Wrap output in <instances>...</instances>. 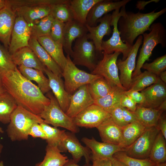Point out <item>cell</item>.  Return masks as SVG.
Instances as JSON below:
<instances>
[{
	"instance_id": "6da1fadb",
	"label": "cell",
	"mask_w": 166,
	"mask_h": 166,
	"mask_svg": "<svg viewBox=\"0 0 166 166\" xmlns=\"http://www.w3.org/2000/svg\"><path fill=\"white\" fill-rule=\"evenodd\" d=\"M0 82L18 105L34 114L39 115L45 106L50 103L49 99L38 86L25 77L17 67L2 75Z\"/></svg>"
},
{
	"instance_id": "7a4b0ae2",
	"label": "cell",
	"mask_w": 166,
	"mask_h": 166,
	"mask_svg": "<svg viewBox=\"0 0 166 166\" xmlns=\"http://www.w3.org/2000/svg\"><path fill=\"white\" fill-rule=\"evenodd\" d=\"M155 10L147 13L139 11L135 13L125 10L117 22V28L121 41L133 46L134 42L137 37L146 31H150L151 25L166 12V8L157 12H155Z\"/></svg>"
},
{
	"instance_id": "3957f363",
	"label": "cell",
	"mask_w": 166,
	"mask_h": 166,
	"mask_svg": "<svg viewBox=\"0 0 166 166\" xmlns=\"http://www.w3.org/2000/svg\"><path fill=\"white\" fill-rule=\"evenodd\" d=\"M45 123L39 115L18 105L11 115L6 131L12 141L27 140L32 126L35 123Z\"/></svg>"
},
{
	"instance_id": "277c9868",
	"label": "cell",
	"mask_w": 166,
	"mask_h": 166,
	"mask_svg": "<svg viewBox=\"0 0 166 166\" xmlns=\"http://www.w3.org/2000/svg\"><path fill=\"white\" fill-rule=\"evenodd\" d=\"M148 33L143 34V44L140 50L135 69L132 73V78L140 74L141 69L146 61L149 60L152 52L158 44L162 47L166 46V30L163 25L160 22L152 24Z\"/></svg>"
},
{
	"instance_id": "5b68a950",
	"label": "cell",
	"mask_w": 166,
	"mask_h": 166,
	"mask_svg": "<svg viewBox=\"0 0 166 166\" xmlns=\"http://www.w3.org/2000/svg\"><path fill=\"white\" fill-rule=\"evenodd\" d=\"M46 96L50 100V103L45 106L39 115L45 123L55 127L65 128L74 133L78 132L79 127L75 124L73 119L63 111L53 93L49 92L47 93Z\"/></svg>"
},
{
	"instance_id": "8992f818",
	"label": "cell",
	"mask_w": 166,
	"mask_h": 166,
	"mask_svg": "<svg viewBox=\"0 0 166 166\" xmlns=\"http://www.w3.org/2000/svg\"><path fill=\"white\" fill-rule=\"evenodd\" d=\"M67 62L62 71L65 88L70 95L81 86L88 85L101 76L88 73L79 69L73 62L70 57L67 55Z\"/></svg>"
},
{
	"instance_id": "52a82bcc",
	"label": "cell",
	"mask_w": 166,
	"mask_h": 166,
	"mask_svg": "<svg viewBox=\"0 0 166 166\" xmlns=\"http://www.w3.org/2000/svg\"><path fill=\"white\" fill-rule=\"evenodd\" d=\"M87 34L76 39L70 57L74 65L85 66L92 71L97 64V54L99 53L92 41L89 40Z\"/></svg>"
},
{
	"instance_id": "ba28073f",
	"label": "cell",
	"mask_w": 166,
	"mask_h": 166,
	"mask_svg": "<svg viewBox=\"0 0 166 166\" xmlns=\"http://www.w3.org/2000/svg\"><path fill=\"white\" fill-rule=\"evenodd\" d=\"M126 10L125 6L121 7V11L117 9L114 10L112 14V26L113 28L112 35L106 41H103L101 45V50L109 54L115 52L122 53V60H125L130 52L132 46L124 43L121 40L120 34L117 28V22L119 18L123 15Z\"/></svg>"
},
{
	"instance_id": "9c48e42d",
	"label": "cell",
	"mask_w": 166,
	"mask_h": 166,
	"mask_svg": "<svg viewBox=\"0 0 166 166\" xmlns=\"http://www.w3.org/2000/svg\"><path fill=\"white\" fill-rule=\"evenodd\" d=\"M102 58L97 63L91 73L104 77L112 86H117L125 90L121 83L117 61L121 53L115 52L108 54L102 52Z\"/></svg>"
},
{
	"instance_id": "30bf717a",
	"label": "cell",
	"mask_w": 166,
	"mask_h": 166,
	"mask_svg": "<svg viewBox=\"0 0 166 166\" xmlns=\"http://www.w3.org/2000/svg\"><path fill=\"white\" fill-rule=\"evenodd\" d=\"M160 131L156 126L146 128L134 142L124 151L132 157L148 158L154 141Z\"/></svg>"
},
{
	"instance_id": "8fae6325",
	"label": "cell",
	"mask_w": 166,
	"mask_h": 166,
	"mask_svg": "<svg viewBox=\"0 0 166 166\" xmlns=\"http://www.w3.org/2000/svg\"><path fill=\"white\" fill-rule=\"evenodd\" d=\"M143 39V36H139L127 58L123 61L120 59L117 60V65L120 71V81L125 90H128L130 87L132 81V74L136 67V57Z\"/></svg>"
},
{
	"instance_id": "7c38bea8",
	"label": "cell",
	"mask_w": 166,
	"mask_h": 166,
	"mask_svg": "<svg viewBox=\"0 0 166 166\" xmlns=\"http://www.w3.org/2000/svg\"><path fill=\"white\" fill-rule=\"evenodd\" d=\"M111 115L100 106L93 104L88 106L73 119L78 127L97 128Z\"/></svg>"
},
{
	"instance_id": "4fadbf2b",
	"label": "cell",
	"mask_w": 166,
	"mask_h": 166,
	"mask_svg": "<svg viewBox=\"0 0 166 166\" xmlns=\"http://www.w3.org/2000/svg\"><path fill=\"white\" fill-rule=\"evenodd\" d=\"M30 26L21 16L17 15L13 29L8 51L12 55L20 49L29 47Z\"/></svg>"
},
{
	"instance_id": "5bb4252c",
	"label": "cell",
	"mask_w": 166,
	"mask_h": 166,
	"mask_svg": "<svg viewBox=\"0 0 166 166\" xmlns=\"http://www.w3.org/2000/svg\"><path fill=\"white\" fill-rule=\"evenodd\" d=\"M66 134L59 149L61 152H65L68 151L71 154L72 159L77 163L83 156L85 163L89 164L91 160L90 150L81 144L74 133L67 132Z\"/></svg>"
},
{
	"instance_id": "9a60e30c",
	"label": "cell",
	"mask_w": 166,
	"mask_h": 166,
	"mask_svg": "<svg viewBox=\"0 0 166 166\" xmlns=\"http://www.w3.org/2000/svg\"><path fill=\"white\" fill-rule=\"evenodd\" d=\"M94 101L89 91L88 85H82L71 95L69 105L65 113L73 118L81 111L93 104Z\"/></svg>"
},
{
	"instance_id": "2e32d148",
	"label": "cell",
	"mask_w": 166,
	"mask_h": 166,
	"mask_svg": "<svg viewBox=\"0 0 166 166\" xmlns=\"http://www.w3.org/2000/svg\"><path fill=\"white\" fill-rule=\"evenodd\" d=\"M130 0H123L113 2L108 0H101L91 8L87 15L86 25L90 26H97L98 20L110 11L119 9L125 6Z\"/></svg>"
},
{
	"instance_id": "e0dca14e",
	"label": "cell",
	"mask_w": 166,
	"mask_h": 166,
	"mask_svg": "<svg viewBox=\"0 0 166 166\" xmlns=\"http://www.w3.org/2000/svg\"><path fill=\"white\" fill-rule=\"evenodd\" d=\"M82 141L91 151L92 158L111 159L113 155L120 151H124V149L119 145L96 140L94 137L91 139L84 137Z\"/></svg>"
},
{
	"instance_id": "ac0fdd59",
	"label": "cell",
	"mask_w": 166,
	"mask_h": 166,
	"mask_svg": "<svg viewBox=\"0 0 166 166\" xmlns=\"http://www.w3.org/2000/svg\"><path fill=\"white\" fill-rule=\"evenodd\" d=\"M112 14H107L99 18L98 25L90 26L86 25L89 33L87 34L89 38L93 42L97 51L101 53V45L103 38L105 35L109 36L112 33Z\"/></svg>"
},
{
	"instance_id": "d6986e66",
	"label": "cell",
	"mask_w": 166,
	"mask_h": 166,
	"mask_svg": "<svg viewBox=\"0 0 166 166\" xmlns=\"http://www.w3.org/2000/svg\"><path fill=\"white\" fill-rule=\"evenodd\" d=\"M88 32L86 24H82L73 19L65 23L62 45L67 55L70 57L72 53L73 42L86 35Z\"/></svg>"
},
{
	"instance_id": "ffe728a7",
	"label": "cell",
	"mask_w": 166,
	"mask_h": 166,
	"mask_svg": "<svg viewBox=\"0 0 166 166\" xmlns=\"http://www.w3.org/2000/svg\"><path fill=\"white\" fill-rule=\"evenodd\" d=\"M45 73L49 82V86L60 107L66 113L70 102L71 95L65 90L63 81L61 77L53 73L46 67Z\"/></svg>"
},
{
	"instance_id": "44dd1931",
	"label": "cell",
	"mask_w": 166,
	"mask_h": 166,
	"mask_svg": "<svg viewBox=\"0 0 166 166\" xmlns=\"http://www.w3.org/2000/svg\"><path fill=\"white\" fill-rule=\"evenodd\" d=\"M145 98L141 105L145 107L156 108L166 100V85L160 79L156 83L141 91Z\"/></svg>"
},
{
	"instance_id": "7402d4cb",
	"label": "cell",
	"mask_w": 166,
	"mask_h": 166,
	"mask_svg": "<svg viewBox=\"0 0 166 166\" xmlns=\"http://www.w3.org/2000/svg\"><path fill=\"white\" fill-rule=\"evenodd\" d=\"M16 16L15 11L7 4L0 10V41L7 49Z\"/></svg>"
},
{
	"instance_id": "603a6c76",
	"label": "cell",
	"mask_w": 166,
	"mask_h": 166,
	"mask_svg": "<svg viewBox=\"0 0 166 166\" xmlns=\"http://www.w3.org/2000/svg\"><path fill=\"white\" fill-rule=\"evenodd\" d=\"M12 60L17 66L38 69L45 73L46 67L40 61L33 50L29 47L18 50L11 55Z\"/></svg>"
},
{
	"instance_id": "cb8c5ba5",
	"label": "cell",
	"mask_w": 166,
	"mask_h": 166,
	"mask_svg": "<svg viewBox=\"0 0 166 166\" xmlns=\"http://www.w3.org/2000/svg\"><path fill=\"white\" fill-rule=\"evenodd\" d=\"M97 128L103 142L120 145L122 127L116 124L111 117L104 121Z\"/></svg>"
},
{
	"instance_id": "d4e9b609",
	"label": "cell",
	"mask_w": 166,
	"mask_h": 166,
	"mask_svg": "<svg viewBox=\"0 0 166 166\" xmlns=\"http://www.w3.org/2000/svg\"><path fill=\"white\" fill-rule=\"evenodd\" d=\"M12 9L17 15L22 17L29 24L49 15L51 11L50 6L47 5L22 6Z\"/></svg>"
},
{
	"instance_id": "484cf974",
	"label": "cell",
	"mask_w": 166,
	"mask_h": 166,
	"mask_svg": "<svg viewBox=\"0 0 166 166\" xmlns=\"http://www.w3.org/2000/svg\"><path fill=\"white\" fill-rule=\"evenodd\" d=\"M41 45L60 66L63 71L67 62L62 45L53 40L49 36L37 38Z\"/></svg>"
},
{
	"instance_id": "4316f807",
	"label": "cell",
	"mask_w": 166,
	"mask_h": 166,
	"mask_svg": "<svg viewBox=\"0 0 166 166\" xmlns=\"http://www.w3.org/2000/svg\"><path fill=\"white\" fill-rule=\"evenodd\" d=\"M29 46L46 68L55 74L61 77H62L61 69L41 45L36 38L31 37L29 41Z\"/></svg>"
},
{
	"instance_id": "83f0119b",
	"label": "cell",
	"mask_w": 166,
	"mask_h": 166,
	"mask_svg": "<svg viewBox=\"0 0 166 166\" xmlns=\"http://www.w3.org/2000/svg\"><path fill=\"white\" fill-rule=\"evenodd\" d=\"M163 113L157 108L145 107L138 104L134 112L137 121L146 128L156 126Z\"/></svg>"
},
{
	"instance_id": "f1b7e54d",
	"label": "cell",
	"mask_w": 166,
	"mask_h": 166,
	"mask_svg": "<svg viewBox=\"0 0 166 166\" xmlns=\"http://www.w3.org/2000/svg\"><path fill=\"white\" fill-rule=\"evenodd\" d=\"M101 0H71L69 6L73 19L86 24L87 15L92 7Z\"/></svg>"
},
{
	"instance_id": "f546056e",
	"label": "cell",
	"mask_w": 166,
	"mask_h": 166,
	"mask_svg": "<svg viewBox=\"0 0 166 166\" xmlns=\"http://www.w3.org/2000/svg\"><path fill=\"white\" fill-rule=\"evenodd\" d=\"M146 128L138 121L128 124L122 127L120 146L124 149L128 147L134 142Z\"/></svg>"
},
{
	"instance_id": "4dcf8cb0",
	"label": "cell",
	"mask_w": 166,
	"mask_h": 166,
	"mask_svg": "<svg viewBox=\"0 0 166 166\" xmlns=\"http://www.w3.org/2000/svg\"><path fill=\"white\" fill-rule=\"evenodd\" d=\"M22 75L26 79L37 83L38 86L44 94L47 93L51 90L49 82L42 71L33 68L26 67L20 65L18 68Z\"/></svg>"
},
{
	"instance_id": "1f68e13d",
	"label": "cell",
	"mask_w": 166,
	"mask_h": 166,
	"mask_svg": "<svg viewBox=\"0 0 166 166\" xmlns=\"http://www.w3.org/2000/svg\"><path fill=\"white\" fill-rule=\"evenodd\" d=\"M124 91L117 86H113L109 93L105 97L94 101V104L100 106L110 114L115 108L121 106V99Z\"/></svg>"
},
{
	"instance_id": "d6a6232c",
	"label": "cell",
	"mask_w": 166,
	"mask_h": 166,
	"mask_svg": "<svg viewBox=\"0 0 166 166\" xmlns=\"http://www.w3.org/2000/svg\"><path fill=\"white\" fill-rule=\"evenodd\" d=\"M45 151L43 160L34 166H63L69 160L56 146L47 144Z\"/></svg>"
},
{
	"instance_id": "836d02e7",
	"label": "cell",
	"mask_w": 166,
	"mask_h": 166,
	"mask_svg": "<svg viewBox=\"0 0 166 166\" xmlns=\"http://www.w3.org/2000/svg\"><path fill=\"white\" fill-rule=\"evenodd\" d=\"M166 140L160 131L154 141L148 157L156 164L166 162Z\"/></svg>"
},
{
	"instance_id": "e575fe53",
	"label": "cell",
	"mask_w": 166,
	"mask_h": 166,
	"mask_svg": "<svg viewBox=\"0 0 166 166\" xmlns=\"http://www.w3.org/2000/svg\"><path fill=\"white\" fill-rule=\"evenodd\" d=\"M18 105L12 96L6 92L0 94V122L6 124L10 121L11 115Z\"/></svg>"
},
{
	"instance_id": "d590c367",
	"label": "cell",
	"mask_w": 166,
	"mask_h": 166,
	"mask_svg": "<svg viewBox=\"0 0 166 166\" xmlns=\"http://www.w3.org/2000/svg\"><path fill=\"white\" fill-rule=\"evenodd\" d=\"M159 79V76L145 70L132 78L130 87L127 91H141L156 83Z\"/></svg>"
},
{
	"instance_id": "8d00e7d4",
	"label": "cell",
	"mask_w": 166,
	"mask_h": 166,
	"mask_svg": "<svg viewBox=\"0 0 166 166\" xmlns=\"http://www.w3.org/2000/svg\"><path fill=\"white\" fill-rule=\"evenodd\" d=\"M54 18L51 14L36 21L30 26L31 37L37 38L49 36Z\"/></svg>"
},
{
	"instance_id": "74e56055",
	"label": "cell",
	"mask_w": 166,
	"mask_h": 166,
	"mask_svg": "<svg viewBox=\"0 0 166 166\" xmlns=\"http://www.w3.org/2000/svg\"><path fill=\"white\" fill-rule=\"evenodd\" d=\"M88 87L90 93L94 101L106 95L113 87L102 77L88 84Z\"/></svg>"
},
{
	"instance_id": "f35d334b",
	"label": "cell",
	"mask_w": 166,
	"mask_h": 166,
	"mask_svg": "<svg viewBox=\"0 0 166 166\" xmlns=\"http://www.w3.org/2000/svg\"><path fill=\"white\" fill-rule=\"evenodd\" d=\"M40 124L46 135L45 140L47 144L56 146L59 149L66 136L65 131L51 127L45 123Z\"/></svg>"
},
{
	"instance_id": "ab89813d",
	"label": "cell",
	"mask_w": 166,
	"mask_h": 166,
	"mask_svg": "<svg viewBox=\"0 0 166 166\" xmlns=\"http://www.w3.org/2000/svg\"><path fill=\"white\" fill-rule=\"evenodd\" d=\"M70 0L50 6V14L54 19L64 23L73 19L69 6Z\"/></svg>"
},
{
	"instance_id": "60d3db41",
	"label": "cell",
	"mask_w": 166,
	"mask_h": 166,
	"mask_svg": "<svg viewBox=\"0 0 166 166\" xmlns=\"http://www.w3.org/2000/svg\"><path fill=\"white\" fill-rule=\"evenodd\" d=\"M113 157L127 166H153L156 164L149 158L142 159L132 157L124 151L116 152Z\"/></svg>"
},
{
	"instance_id": "b9f144b4",
	"label": "cell",
	"mask_w": 166,
	"mask_h": 166,
	"mask_svg": "<svg viewBox=\"0 0 166 166\" xmlns=\"http://www.w3.org/2000/svg\"><path fill=\"white\" fill-rule=\"evenodd\" d=\"M16 67L8 50L0 44V78L8 72L14 70Z\"/></svg>"
},
{
	"instance_id": "7bdbcfd3",
	"label": "cell",
	"mask_w": 166,
	"mask_h": 166,
	"mask_svg": "<svg viewBox=\"0 0 166 166\" xmlns=\"http://www.w3.org/2000/svg\"><path fill=\"white\" fill-rule=\"evenodd\" d=\"M66 0H7V4L12 8L22 6L40 5L50 6L63 3Z\"/></svg>"
},
{
	"instance_id": "ee69618b",
	"label": "cell",
	"mask_w": 166,
	"mask_h": 166,
	"mask_svg": "<svg viewBox=\"0 0 166 166\" xmlns=\"http://www.w3.org/2000/svg\"><path fill=\"white\" fill-rule=\"evenodd\" d=\"M141 68L158 76L166 69V55L158 57L150 63H144Z\"/></svg>"
},
{
	"instance_id": "f6af8a7d",
	"label": "cell",
	"mask_w": 166,
	"mask_h": 166,
	"mask_svg": "<svg viewBox=\"0 0 166 166\" xmlns=\"http://www.w3.org/2000/svg\"><path fill=\"white\" fill-rule=\"evenodd\" d=\"M65 25V23L54 19L49 35L54 41L62 45Z\"/></svg>"
},
{
	"instance_id": "bcb514c9",
	"label": "cell",
	"mask_w": 166,
	"mask_h": 166,
	"mask_svg": "<svg viewBox=\"0 0 166 166\" xmlns=\"http://www.w3.org/2000/svg\"><path fill=\"white\" fill-rule=\"evenodd\" d=\"M110 114L114 122L121 127H123L128 124L124 120L121 106H120L115 108Z\"/></svg>"
},
{
	"instance_id": "7dc6e473",
	"label": "cell",
	"mask_w": 166,
	"mask_h": 166,
	"mask_svg": "<svg viewBox=\"0 0 166 166\" xmlns=\"http://www.w3.org/2000/svg\"><path fill=\"white\" fill-rule=\"evenodd\" d=\"M29 136L34 138H39L45 140L47 138L45 132L39 123H35L33 125L30 129Z\"/></svg>"
},
{
	"instance_id": "c3c4849f",
	"label": "cell",
	"mask_w": 166,
	"mask_h": 166,
	"mask_svg": "<svg viewBox=\"0 0 166 166\" xmlns=\"http://www.w3.org/2000/svg\"><path fill=\"white\" fill-rule=\"evenodd\" d=\"M120 104L122 107L126 108L133 112L136 110L137 105L131 97L126 95L124 92L121 97Z\"/></svg>"
},
{
	"instance_id": "681fc988",
	"label": "cell",
	"mask_w": 166,
	"mask_h": 166,
	"mask_svg": "<svg viewBox=\"0 0 166 166\" xmlns=\"http://www.w3.org/2000/svg\"><path fill=\"white\" fill-rule=\"evenodd\" d=\"M124 93L131 97L137 104L142 105L144 102L145 98L143 94L138 91L125 90Z\"/></svg>"
},
{
	"instance_id": "f907efd6",
	"label": "cell",
	"mask_w": 166,
	"mask_h": 166,
	"mask_svg": "<svg viewBox=\"0 0 166 166\" xmlns=\"http://www.w3.org/2000/svg\"><path fill=\"white\" fill-rule=\"evenodd\" d=\"M122 109L123 119L126 124L137 121L134 112L124 107H122Z\"/></svg>"
},
{
	"instance_id": "816d5d0a",
	"label": "cell",
	"mask_w": 166,
	"mask_h": 166,
	"mask_svg": "<svg viewBox=\"0 0 166 166\" xmlns=\"http://www.w3.org/2000/svg\"><path fill=\"white\" fill-rule=\"evenodd\" d=\"M166 139V117L163 113L160 117L156 126Z\"/></svg>"
},
{
	"instance_id": "f5cc1de1",
	"label": "cell",
	"mask_w": 166,
	"mask_h": 166,
	"mask_svg": "<svg viewBox=\"0 0 166 166\" xmlns=\"http://www.w3.org/2000/svg\"><path fill=\"white\" fill-rule=\"evenodd\" d=\"M111 159L92 158L91 166H112Z\"/></svg>"
},
{
	"instance_id": "db71d44e",
	"label": "cell",
	"mask_w": 166,
	"mask_h": 166,
	"mask_svg": "<svg viewBox=\"0 0 166 166\" xmlns=\"http://www.w3.org/2000/svg\"><path fill=\"white\" fill-rule=\"evenodd\" d=\"M159 1V0H151L148 1H138L136 5V8L139 9L140 10H143L144 9L145 6L148 3L152 2L157 3Z\"/></svg>"
},
{
	"instance_id": "11a10c76",
	"label": "cell",
	"mask_w": 166,
	"mask_h": 166,
	"mask_svg": "<svg viewBox=\"0 0 166 166\" xmlns=\"http://www.w3.org/2000/svg\"><path fill=\"white\" fill-rule=\"evenodd\" d=\"M89 164L85 163L82 166H91ZM63 166H81L79 165L77 163L75 162L73 159H70L65 163Z\"/></svg>"
},
{
	"instance_id": "9f6ffc18",
	"label": "cell",
	"mask_w": 166,
	"mask_h": 166,
	"mask_svg": "<svg viewBox=\"0 0 166 166\" xmlns=\"http://www.w3.org/2000/svg\"><path fill=\"white\" fill-rule=\"evenodd\" d=\"M112 166H127L123 163L113 157L111 159Z\"/></svg>"
},
{
	"instance_id": "6f0895ef",
	"label": "cell",
	"mask_w": 166,
	"mask_h": 166,
	"mask_svg": "<svg viewBox=\"0 0 166 166\" xmlns=\"http://www.w3.org/2000/svg\"><path fill=\"white\" fill-rule=\"evenodd\" d=\"M159 77L161 81L166 84V71L162 72L159 75Z\"/></svg>"
},
{
	"instance_id": "680465c9",
	"label": "cell",
	"mask_w": 166,
	"mask_h": 166,
	"mask_svg": "<svg viewBox=\"0 0 166 166\" xmlns=\"http://www.w3.org/2000/svg\"><path fill=\"white\" fill-rule=\"evenodd\" d=\"M157 108L163 112L165 111L166 109V100L164 101Z\"/></svg>"
},
{
	"instance_id": "91938a15",
	"label": "cell",
	"mask_w": 166,
	"mask_h": 166,
	"mask_svg": "<svg viewBox=\"0 0 166 166\" xmlns=\"http://www.w3.org/2000/svg\"><path fill=\"white\" fill-rule=\"evenodd\" d=\"M7 5V0H0V10L5 7Z\"/></svg>"
},
{
	"instance_id": "94428289",
	"label": "cell",
	"mask_w": 166,
	"mask_h": 166,
	"mask_svg": "<svg viewBox=\"0 0 166 166\" xmlns=\"http://www.w3.org/2000/svg\"><path fill=\"white\" fill-rule=\"evenodd\" d=\"M5 92L6 91L0 82V94Z\"/></svg>"
},
{
	"instance_id": "6125c7cd",
	"label": "cell",
	"mask_w": 166,
	"mask_h": 166,
	"mask_svg": "<svg viewBox=\"0 0 166 166\" xmlns=\"http://www.w3.org/2000/svg\"><path fill=\"white\" fill-rule=\"evenodd\" d=\"M153 166H166V163L164 162L162 163L155 164Z\"/></svg>"
},
{
	"instance_id": "be15d7a7",
	"label": "cell",
	"mask_w": 166,
	"mask_h": 166,
	"mask_svg": "<svg viewBox=\"0 0 166 166\" xmlns=\"http://www.w3.org/2000/svg\"><path fill=\"white\" fill-rule=\"evenodd\" d=\"M3 148V145L2 144L0 143V157L1 156V155L2 152Z\"/></svg>"
},
{
	"instance_id": "e7e4bbea",
	"label": "cell",
	"mask_w": 166,
	"mask_h": 166,
	"mask_svg": "<svg viewBox=\"0 0 166 166\" xmlns=\"http://www.w3.org/2000/svg\"><path fill=\"white\" fill-rule=\"evenodd\" d=\"M0 166H5L4 164V162L2 161H0Z\"/></svg>"
},
{
	"instance_id": "03108f58",
	"label": "cell",
	"mask_w": 166,
	"mask_h": 166,
	"mask_svg": "<svg viewBox=\"0 0 166 166\" xmlns=\"http://www.w3.org/2000/svg\"><path fill=\"white\" fill-rule=\"evenodd\" d=\"M4 131L2 129V128L0 127V134H1V133H4Z\"/></svg>"
}]
</instances>
